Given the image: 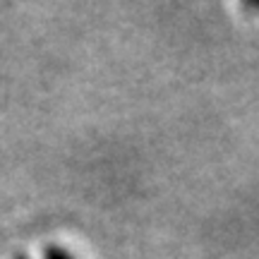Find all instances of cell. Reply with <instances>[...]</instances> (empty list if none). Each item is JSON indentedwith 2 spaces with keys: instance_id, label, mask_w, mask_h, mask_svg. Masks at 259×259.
I'll return each mask as SVG.
<instances>
[{
  "instance_id": "6da1fadb",
  "label": "cell",
  "mask_w": 259,
  "mask_h": 259,
  "mask_svg": "<svg viewBox=\"0 0 259 259\" xmlns=\"http://www.w3.org/2000/svg\"><path fill=\"white\" fill-rule=\"evenodd\" d=\"M44 259H74L70 250H65L60 245H46L44 247Z\"/></svg>"
},
{
  "instance_id": "7a4b0ae2",
  "label": "cell",
  "mask_w": 259,
  "mask_h": 259,
  "mask_svg": "<svg viewBox=\"0 0 259 259\" xmlns=\"http://www.w3.org/2000/svg\"><path fill=\"white\" fill-rule=\"evenodd\" d=\"M245 8H247V10H257V12H259V0H247V3H245Z\"/></svg>"
},
{
  "instance_id": "3957f363",
  "label": "cell",
  "mask_w": 259,
  "mask_h": 259,
  "mask_svg": "<svg viewBox=\"0 0 259 259\" xmlns=\"http://www.w3.org/2000/svg\"><path fill=\"white\" fill-rule=\"evenodd\" d=\"M15 259H27V257H24V254H17V257H15Z\"/></svg>"
}]
</instances>
